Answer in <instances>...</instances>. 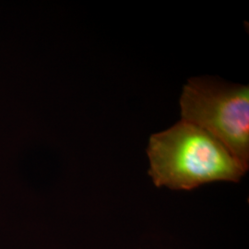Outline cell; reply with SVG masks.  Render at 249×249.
<instances>
[{
	"label": "cell",
	"mask_w": 249,
	"mask_h": 249,
	"mask_svg": "<svg viewBox=\"0 0 249 249\" xmlns=\"http://www.w3.org/2000/svg\"><path fill=\"white\" fill-rule=\"evenodd\" d=\"M182 120L196 124L223 144L248 171L249 87L209 78L187 80L179 100Z\"/></svg>",
	"instance_id": "cell-2"
},
{
	"label": "cell",
	"mask_w": 249,
	"mask_h": 249,
	"mask_svg": "<svg viewBox=\"0 0 249 249\" xmlns=\"http://www.w3.org/2000/svg\"><path fill=\"white\" fill-rule=\"evenodd\" d=\"M147 154L154 185L175 190L217 181L237 183L247 172L222 143L185 120L152 135Z\"/></svg>",
	"instance_id": "cell-1"
}]
</instances>
